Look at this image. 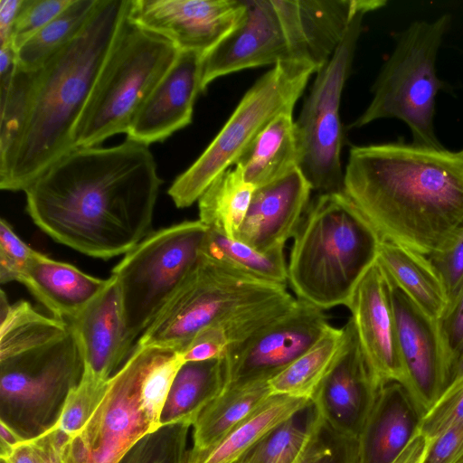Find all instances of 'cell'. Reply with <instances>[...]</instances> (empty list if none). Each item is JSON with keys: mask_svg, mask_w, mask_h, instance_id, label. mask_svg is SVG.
Segmentation results:
<instances>
[{"mask_svg": "<svg viewBox=\"0 0 463 463\" xmlns=\"http://www.w3.org/2000/svg\"><path fill=\"white\" fill-rule=\"evenodd\" d=\"M161 184L146 145L76 148L24 190L26 212L57 242L110 259L149 233Z\"/></svg>", "mask_w": 463, "mask_h": 463, "instance_id": "1", "label": "cell"}, {"mask_svg": "<svg viewBox=\"0 0 463 463\" xmlns=\"http://www.w3.org/2000/svg\"><path fill=\"white\" fill-rule=\"evenodd\" d=\"M344 193L383 241L430 256L463 225V150L403 141L354 146Z\"/></svg>", "mask_w": 463, "mask_h": 463, "instance_id": "2", "label": "cell"}, {"mask_svg": "<svg viewBox=\"0 0 463 463\" xmlns=\"http://www.w3.org/2000/svg\"><path fill=\"white\" fill-rule=\"evenodd\" d=\"M130 0H99L83 31L37 69L26 123L0 188L24 191L74 150L73 132Z\"/></svg>", "mask_w": 463, "mask_h": 463, "instance_id": "3", "label": "cell"}, {"mask_svg": "<svg viewBox=\"0 0 463 463\" xmlns=\"http://www.w3.org/2000/svg\"><path fill=\"white\" fill-rule=\"evenodd\" d=\"M293 239L288 283L298 299L322 310L347 306L383 241L345 193L310 202Z\"/></svg>", "mask_w": 463, "mask_h": 463, "instance_id": "4", "label": "cell"}, {"mask_svg": "<svg viewBox=\"0 0 463 463\" xmlns=\"http://www.w3.org/2000/svg\"><path fill=\"white\" fill-rule=\"evenodd\" d=\"M128 13L75 127L74 149L96 146L114 135L127 134L180 52L171 41L138 25Z\"/></svg>", "mask_w": 463, "mask_h": 463, "instance_id": "5", "label": "cell"}, {"mask_svg": "<svg viewBox=\"0 0 463 463\" xmlns=\"http://www.w3.org/2000/svg\"><path fill=\"white\" fill-rule=\"evenodd\" d=\"M449 24L446 14L433 21H415L399 33L373 85L371 102L350 128L397 118L409 127L414 145L444 147L434 127L436 97L444 88L436 61Z\"/></svg>", "mask_w": 463, "mask_h": 463, "instance_id": "6", "label": "cell"}, {"mask_svg": "<svg viewBox=\"0 0 463 463\" xmlns=\"http://www.w3.org/2000/svg\"><path fill=\"white\" fill-rule=\"evenodd\" d=\"M285 292L284 286L201 251L192 274L141 334L137 345L182 353L202 330Z\"/></svg>", "mask_w": 463, "mask_h": 463, "instance_id": "7", "label": "cell"}, {"mask_svg": "<svg viewBox=\"0 0 463 463\" xmlns=\"http://www.w3.org/2000/svg\"><path fill=\"white\" fill-rule=\"evenodd\" d=\"M315 69L297 62L272 66L244 94L203 154L173 182L168 195L177 208L197 202L213 181L234 165L258 134L279 114L293 111Z\"/></svg>", "mask_w": 463, "mask_h": 463, "instance_id": "8", "label": "cell"}, {"mask_svg": "<svg viewBox=\"0 0 463 463\" xmlns=\"http://www.w3.org/2000/svg\"><path fill=\"white\" fill-rule=\"evenodd\" d=\"M83 371L72 328L58 339L0 360V420L25 440L43 434L58 421Z\"/></svg>", "mask_w": 463, "mask_h": 463, "instance_id": "9", "label": "cell"}, {"mask_svg": "<svg viewBox=\"0 0 463 463\" xmlns=\"http://www.w3.org/2000/svg\"><path fill=\"white\" fill-rule=\"evenodd\" d=\"M207 232V226L197 220L150 232L112 269L134 340L192 274Z\"/></svg>", "mask_w": 463, "mask_h": 463, "instance_id": "10", "label": "cell"}, {"mask_svg": "<svg viewBox=\"0 0 463 463\" xmlns=\"http://www.w3.org/2000/svg\"><path fill=\"white\" fill-rule=\"evenodd\" d=\"M368 13L362 11L354 17L331 58L316 72L315 81L295 121L298 168L318 194L344 193L340 104L363 20Z\"/></svg>", "mask_w": 463, "mask_h": 463, "instance_id": "11", "label": "cell"}, {"mask_svg": "<svg viewBox=\"0 0 463 463\" xmlns=\"http://www.w3.org/2000/svg\"><path fill=\"white\" fill-rule=\"evenodd\" d=\"M152 345H135L109 381L106 394L83 427L65 438L61 463H118L144 436L157 430L140 400Z\"/></svg>", "mask_w": 463, "mask_h": 463, "instance_id": "12", "label": "cell"}, {"mask_svg": "<svg viewBox=\"0 0 463 463\" xmlns=\"http://www.w3.org/2000/svg\"><path fill=\"white\" fill-rule=\"evenodd\" d=\"M329 326L324 310L298 299L278 320L227 347L222 358L224 386L270 379L315 345Z\"/></svg>", "mask_w": 463, "mask_h": 463, "instance_id": "13", "label": "cell"}, {"mask_svg": "<svg viewBox=\"0 0 463 463\" xmlns=\"http://www.w3.org/2000/svg\"><path fill=\"white\" fill-rule=\"evenodd\" d=\"M244 3L240 23L203 58L202 92L217 78L241 70L300 63L294 34L274 0Z\"/></svg>", "mask_w": 463, "mask_h": 463, "instance_id": "14", "label": "cell"}, {"mask_svg": "<svg viewBox=\"0 0 463 463\" xmlns=\"http://www.w3.org/2000/svg\"><path fill=\"white\" fill-rule=\"evenodd\" d=\"M343 327L342 346L312 405L324 430L345 448L359 436L380 388L368 368L351 317Z\"/></svg>", "mask_w": 463, "mask_h": 463, "instance_id": "15", "label": "cell"}, {"mask_svg": "<svg viewBox=\"0 0 463 463\" xmlns=\"http://www.w3.org/2000/svg\"><path fill=\"white\" fill-rule=\"evenodd\" d=\"M244 0H130L128 17L180 51L205 55L240 23Z\"/></svg>", "mask_w": 463, "mask_h": 463, "instance_id": "16", "label": "cell"}, {"mask_svg": "<svg viewBox=\"0 0 463 463\" xmlns=\"http://www.w3.org/2000/svg\"><path fill=\"white\" fill-rule=\"evenodd\" d=\"M389 282L404 373L402 385L423 416L450 382L438 323L425 315L390 279Z\"/></svg>", "mask_w": 463, "mask_h": 463, "instance_id": "17", "label": "cell"}, {"mask_svg": "<svg viewBox=\"0 0 463 463\" xmlns=\"http://www.w3.org/2000/svg\"><path fill=\"white\" fill-rule=\"evenodd\" d=\"M346 307L376 386L403 384L390 282L377 260L362 277Z\"/></svg>", "mask_w": 463, "mask_h": 463, "instance_id": "18", "label": "cell"}, {"mask_svg": "<svg viewBox=\"0 0 463 463\" xmlns=\"http://www.w3.org/2000/svg\"><path fill=\"white\" fill-rule=\"evenodd\" d=\"M203 54L180 51L176 60L145 101L127 138L148 146L169 137L192 122L201 90Z\"/></svg>", "mask_w": 463, "mask_h": 463, "instance_id": "19", "label": "cell"}, {"mask_svg": "<svg viewBox=\"0 0 463 463\" xmlns=\"http://www.w3.org/2000/svg\"><path fill=\"white\" fill-rule=\"evenodd\" d=\"M311 191L298 167L256 188L235 239L261 252L284 248L310 203Z\"/></svg>", "mask_w": 463, "mask_h": 463, "instance_id": "20", "label": "cell"}, {"mask_svg": "<svg viewBox=\"0 0 463 463\" xmlns=\"http://www.w3.org/2000/svg\"><path fill=\"white\" fill-rule=\"evenodd\" d=\"M422 414L398 382L382 386L357 439L344 448L343 463H392L418 430Z\"/></svg>", "mask_w": 463, "mask_h": 463, "instance_id": "21", "label": "cell"}, {"mask_svg": "<svg viewBox=\"0 0 463 463\" xmlns=\"http://www.w3.org/2000/svg\"><path fill=\"white\" fill-rule=\"evenodd\" d=\"M69 323L79 341L84 368L101 378L110 379L133 351L134 339L112 275L103 290Z\"/></svg>", "mask_w": 463, "mask_h": 463, "instance_id": "22", "label": "cell"}, {"mask_svg": "<svg viewBox=\"0 0 463 463\" xmlns=\"http://www.w3.org/2000/svg\"><path fill=\"white\" fill-rule=\"evenodd\" d=\"M19 282L53 317L70 322L103 290L109 279L92 277L71 264L52 260L34 250Z\"/></svg>", "mask_w": 463, "mask_h": 463, "instance_id": "23", "label": "cell"}, {"mask_svg": "<svg viewBox=\"0 0 463 463\" xmlns=\"http://www.w3.org/2000/svg\"><path fill=\"white\" fill-rule=\"evenodd\" d=\"M269 380L228 384L206 405L194 422L188 458L201 456L258 411L272 395Z\"/></svg>", "mask_w": 463, "mask_h": 463, "instance_id": "24", "label": "cell"}, {"mask_svg": "<svg viewBox=\"0 0 463 463\" xmlns=\"http://www.w3.org/2000/svg\"><path fill=\"white\" fill-rule=\"evenodd\" d=\"M376 260L388 279L425 315L438 321L449 307L446 288L430 258L382 241Z\"/></svg>", "mask_w": 463, "mask_h": 463, "instance_id": "25", "label": "cell"}, {"mask_svg": "<svg viewBox=\"0 0 463 463\" xmlns=\"http://www.w3.org/2000/svg\"><path fill=\"white\" fill-rule=\"evenodd\" d=\"M293 111L275 117L251 141L235 163L255 188L272 183L298 167Z\"/></svg>", "mask_w": 463, "mask_h": 463, "instance_id": "26", "label": "cell"}, {"mask_svg": "<svg viewBox=\"0 0 463 463\" xmlns=\"http://www.w3.org/2000/svg\"><path fill=\"white\" fill-rule=\"evenodd\" d=\"M310 405L309 400L272 395L214 448L186 463H237L272 430Z\"/></svg>", "mask_w": 463, "mask_h": 463, "instance_id": "27", "label": "cell"}, {"mask_svg": "<svg viewBox=\"0 0 463 463\" xmlns=\"http://www.w3.org/2000/svg\"><path fill=\"white\" fill-rule=\"evenodd\" d=\"M223 359L184 362L178 370L160 417V424L193 426L200 412L224 387Z\"/></svg>", "mask_w": 463, "mask_h": 463, "instance_id": "28", "label": "cell"}, {"mask_svg": "<svg viewBox=\"0 0 463 463\" xmlns=\"http://www.w3.org/2000/svg\"><path fill=\"white\" fill-rule=\"evenodd\" d=\"M344 336V327L336 328L330 325L315 345L269 379L271 395H287L312 402L334 365Z\"/></svg>", "mask_w": 463, "mask_h": 463, "instance_id": "29", "label": "cell"}, {"mask_svg": "<svg viewBox=\"0 0 463 463\" xmlns=\"http://www.w3.org/2000/svg\"><path fill=\"white\" fill-rule=\"evenodd\" d=\"M0 307V360L58 339L71 328L65 320L37 312L27 301L10 305L3 289Z\"/></svg>", "mask_w": 463, "mask_h": 463, "instance_id": "30", "label": "cell"}, {"mask_svg": "<svg viewBox=\"0 0 463 463\" xmlns=\"http://www.w3.org/2000/svg\"><path fill=\"white\" fill-rule=\"evenodd\" d=\"M255 187L237 166L218 175L199 198V220L207 228L235 239L249 209Z\"/></svg>", "mask_w": 463, "mask_h": 463, "instance_id": "31", "label": "cell"}, {"mask_svg": "<svg viewBox=\"0 0 463 463\" xmlns=\"http://www.w3.org/2000/svg\"><path fill=\"white\" fill-rule=\"evenodd\" d=\"M99 0H72L71 5L28 40L17 52V65L37 70L73 41L96 12Z\"/></svg>", "mask_w": 463, "mask_h": 463, "instance_id": "32", "label": "cell"}, {"mask_svg": "<svg viewBox=\"0 0 463 463\" xmlns=\"http://www.w3.org/2000/svg\"><path fill=\"white\" fill-rule=\"evenodd\" d=\"M201 251L265 281L284 287L288 282L284 248L261 252L237 239L208 228Z\"/></svg>", "mask_w": 463, "mask_h": 463, "instance_id": "33", "label": "cell"}, {"mask_svg": "<svg viewBox=\"0 0 463 463\" xmlns=\"http://www.w3.org/2000/svg\"><path fill=\"white\" fill-rule=\"evenodd\" d=\"M37 70L16 65L10 82L0 89V175L9 167L21 139Z\"/></svg>", "mask_w": 463, "mask_h": 463, "instance_id": "34", "label": "cell"}, {"mask_svg": "<svg viewBox=\"0 0 463 463\" xmlns=\"http://www.w3.org/2000/svg\"><path fill=\"white\" fill-rule=\"evenodd\" d=\"M306 427L290 418L252 448L241 459L245 463H298L321 424L316 411Z\"/></svg>", "mask_w": 463, "mask_h": 463, "instance_id": "35", "label": "cell"}, {"mask_svg": "<svg viewBox=\"0 0 463 463\" xmlns=\"http://www.w3.org/2000/svg\"><path fill=\"white\" fill-rule=\"evenodd\" d=\"M191 427L185 422L161 425L140 439L118 463H186Z\"/></svg>", "mask_w": 463, "mask_h": 463, "instance_id": "36", "label": "cell"}, {"mask_svg": "<svg viewBox=\"0 0 463 463\" xmlns=\"http://www.w3.org/2000/svg\"><path fill=\"white\" fill-rule=\"evenodd\" d=\"M109 381L84 368L80 383L70 391L54 427L66 437L80 430L103 400Z\"/></svg>", "mask_w": 463, "mask_h": 463, "instance_id": "37", "label": "cell"}, {"mask_svg": "<svg viewBox=\"0 0 463 463\" xmlns=\"http://www.w3.org/2000/svg\"><path fill=\"white\" fill-rule=\"evenodd\" d=\"M463 422V378L451 383L421 417L419 430L434 440L449 428Z\"/></svg>", "mask_w": 463, "mask_h": 463, "instance_id": "38", "label": "cell"}, {"mask_svg": "<svg viewBox=\"0 0 463 463\" xmlns=\"http://www.w3.org/2000/svg\"><path fill=\"white\" fill-rule=\"evenodd\" d=\"M72 0H23L11 43L17 52L28 40L67 8Z\"/></svg>", "mask_w": 463, "mask_h": 463, "instance_id": "39", "label": "cell"}, {"mask_svg": "<svg viewBox=\"0 0 463 463\" xmlns=\"http://www.w3.org/2000/svg\"><path fill=\"white\" fill-rule=\"evenodd\" d=\"M428 257L443 281L449 307L463 287V225L441 250Z\"/></svg>", "mask_w": 463, "mask_h": 463, "instance_id": "40", "label": "cell"}, {"mask_svg": "<svg viewBox=\"0 0 463 463\" xmlns=\"http://www.w3.org/2000/svg\"><path fill=\"white\" fill-rule=\"evenodd\" d=\"M34 251L14 232L5 219L0 221V282L18 281Z\"/></svg>", "mask_w": 463, "mask_h": 463, "instance_id": "41", "label": "cell"}, {"mask_svg": "<svg viewBox=\"0 0 463 463\" xmlns=\"http://www.w3.org/2000/svg\"><path fill=\"white\" fill-rule=\"evenodd\" d=\"M437 323L451 380L453 370L463 353V287Z\"/></svg>", "mask_w": 463, "mask_h": 463, "instance_id": "42", "label": "cell"}, {"mask_svg": "<svg viewBox=\"0 0 463 463\" xmlns=\"http://www.w3.org/2000/svg\"><path fill=\"white\" fill-rule=\"evenodd\" d=\"M227 343L218 326L199 332L181 353L184 362H199L223 358Z\"/></svg>", "mask_w": 463, "mask_h": 463, "instance_id": "43", "label": "cell"}, {"mask_svg": "<svg viewBox=\"0 0 463 463\" xmlns=\"http://www.w3.org/2000/svg\"><path fill=\"white\" fill-rule=\"evenodd\" d=\"M423 463H463V422L431 442Z\"/></svg>", "mask_w": 463, "mask_h": 463, "instance_id": "44", "label": "cell"}, {"mask_svg": "<svg viewBox=\"0 0 463 463\" xmlns=\"http://www.w3.org/2000/svg\"><path fill=\"white\" fill-rule=\"evenodd\" d=\"M23 0L0 1V46L12 44V33Z\"/></svg>", "mask_w": 463, "mask_h": 463, "instance_id": "45", "label": "cell"}, {"mask_svg": "<svg viewBox=\"0 0 463 463\" xmlns=\"http://www.w3.org/2000/svg\"><path fill=\"white\" fill-rule=\"evenodd\" d=\"M431 442L418 428L406 448L392 463H423Z\"/></svg>", "mask_w": 463, "mask_h": 463, "instance_id": "46", "label": "cell"}, {"mask_svg": "<svg viewBox=\"0 0 463 463\" xmlns=\"http://www.w3.org/2000/svg\"><path fill=\"white\" fill-rule=\"evenodd\" d=\"M42 452L39 463H61V449L66 436L56 427L41 435Z\"/></svg>", "mask_w": 463, "mask_h": 463, "instance_id": "47", "label": "cell"}, {"mask_svg": "<svg viewBox=\"0 0 463 463\" xmlns=\"http://www.w3.org/2000/svg\"><path fill=\"white\" fill-rule=\"evenodd\" d=\"M324 431L322 422L314 435V438L298 463H335L334 452L325 442L321 436Z\"/></svg>", "mask_w": 463, "mask_h": 463, "instance_id": "48", "label": "cell"}, {"mask_svg": "<svg viewBox=\"0 0 463 463\" xmlns=\"http://www.w3.org/2000/svg\"><path fill=\"white\" fill-rule=\"evenodd\" d=\"M0 437L1 458L6 456L13 448L25 440L2 420H0Z\"/></svg>", "mask_w": 463, "mask_h": 463, "instance_id": "49", "label": "cell"}, {"mask_svg": "<svg viewBox=\"0 0 463 463\" xmlns=\"http://www.w3.org/2000/svg\"><path fill=\"white\" fill-rule=\"evenodd\" d=\"M463 378V353L460 356V358L458 359L454 370H453V373H452V376H451V380H450V383H453L457 380H459V379H462Z\"/></svg>", "mask_w": 463, "mask_h": 463, "instance_id": "50", "label": "cell"}, {"mask_svg": "<svg viewBox=\"0 0 463 463\" xmlns=\"http://www.w3.org/2000/svg\"><path fill=\"white\" fill-rule=\"evenodd\" d=\"M237 463H245L242 459H241L239 462Z\"/></svg>", "mask_w": 463, "mask_h": 463, "instance_id": "51", "label": "cell"}, {"mask_svg": "<svg viewBox=\"0 0 463 463\" xmlns=\"http://www.w3.org/2000/svg\"><path fill=\"white\" fill-rule=\"evenodd\" d=\"M1 463H5L4 460L1 459Z\"/></svg>", "mask_w": 463, "mask_h": 463, "instance_id": "52", "label": "cell"}, {"mask_svg": "<svg viewBox=\"0 0 463 463\" xmlns=\"http://www.w3.org/2000/svg\"><path fill=\"white\" fill-rule=\"evenodd\" d=\"M462 150H463V148H462Z\"/></svg>", "mask_w": 463, "mask_h": 463, "instance_id": "53", "label": "cell"}]
</instances>
